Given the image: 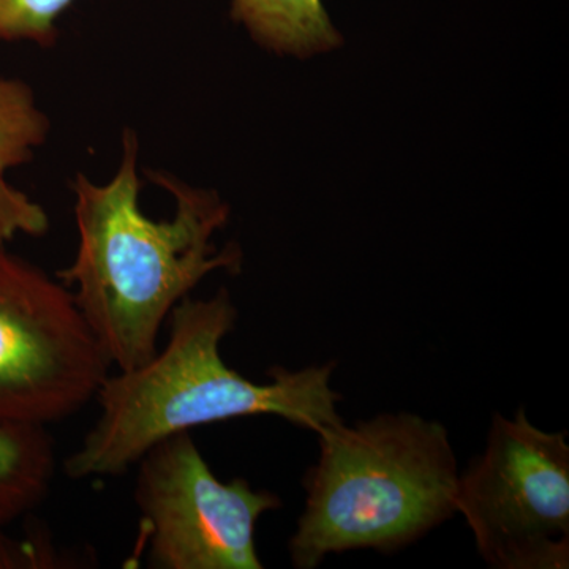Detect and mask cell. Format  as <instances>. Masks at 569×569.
<instances>
[{
  "instance_id": "obj_1",
  "label": "cell",
  "mask_w": 569,
  "mask_h": 569,
  "mask_svg": "<svg viewBox=\"0 0 569 569\" xmlns=\"http://www.w3.org/2000/svg\"><path fill=\"white\" fill-rule=\"evenodd\" d=\"M122 142L110 181L97 183L82 173L73 179L77 253L56 272L121 372L157 353L174 307L201 280L216 271L239 272L242 264L238 246H213V234L230 219V206L213 190L149 171L153 183L173 194L174 213L153 220L141 211L137 134L126 130Z\"/></svg>"
},
{
  "instance_id": "obj_2",
  "label": "cell",
  "mask_w": 569,
  "mask_h": 569,
  "mask_svg": "<svg viewBox=\"0 0 569 569\" xmlns=\"http://www.w3.org/2000/svg\"><path fill=\"white\" fill-rule=\"evenodd\" d=\"M168 323L163 348L137 369L111 373L100 388L99 418L63 460L67 477H123L164 438L236 418L277 417L317 433L343 422L337 411L342 396L331 388L335 362L274 367L266 383L227 366L222 342L238 323L227 290L187 296Z\"/></svg>"
},
{
  "instance_id": "obj_3",
  "label": "cell",
  "mask_w": 569,
  "mask_h": 569,
  "mask_svg": "<svg viewBox=\"0 0 569 569\" xmlns=\"http://www.w3.org/2000/svg\"><path fill=\"white\" fill-rule=\"evenodd\" d=\"M317 436L320 455L288 541L295 568L350 550L397 552L458 515V459L441 422L400 411Z\"/></svg>"
},
{
  "instance_id": "obj_4",
  "label": "cell",
  "mask_w": 569,
  "mask_h": 569,
  "mask_svg": "<svg viewBox=\"0 0 569 569\" xmlns=\"http://www.w3.org/2000/svg\"><path fill=\"white\" fill-rule=\"evenodd\" d=\"M456 508L489 567L567 569V433L539 429L526 410L493 415L485 451L459 475Z\"/></svg>"
},
{
  "instance_id": "obj_5",
  "label": "cell",
  "mask_w": 569,
  "mask_h": 569,
  "mask_svg": "<svg viewBox=\"0 0 569 569\" xmlns=\"http://www.w3.org/2000/svg\"><path fill=\"white\" fill-rule=\"evenodd\" d=\"M112 365L73 295L0 249V425H54L97 399Z\"/></svg>"
},
{
  "instance_id": "obj_6",
  "label": "cell",
  "mask_w": 569,
  "mask_h": 569,
  "mask_svg": "<svg viewBox=\"0 0 569 569\" xmlns=\"http://www.w3.org/2000/svg\"><path fill=\"white\" fill-rule=\"evenodd\" d=\"M134 467L148 568H263L254 531L266 512L282 507L279 496L244 478L220 481L190 432L153 445Z\"/></svg>"
},
{
  "instance_id": "obj_7",
  "label": "cell",
  "mask_w": 569,
  "mask_h": 569,
  "mask_svg": "<svg viewBox=\"0 0 569 569\" xmlns=\"http://www.w3.org/2000/svg\"><path fill=\"white\" fill-rule=\"evenodd\" d=\"M231 18L279 56L312 58L343 43L323 0H231Z\"/></svg>"
},
{
  "instance_id": "obj_8",
  "label": "cell",
  "mask_w": 569,
  "mask_h": 569,
  "mask_svg": "<svg viewBox=\"0 0 569 569\" xmlns=\"http://www.w3.org/2000/svg\"><path fill=\"white\" fill-rule=\"evenodd\" d=\"M56 463L47 427L0 425V529L43 503Z\"/></svg>"
},
{
  "instance_id": "obj_9",
  "label": "cell",
  "mask_w": 569,
  "mask_h": 569,
  "mask_svg": "<svg viewBox=\"0 0 569 569\" xmlns=\"http://www.w3.org/2000/svg\"><path fill=\"white\" fill-rule=\"evenodd\" d=\"M50 129L31 86L17 78H0V178L31 162Z\"/></svg>"
},
{
  "instance_id": "obj_10",
  "label": "cell",
  "mask_w": 569,
  "mask_h": 569,
  "mask_svg": "<svg viewBox=\"0 0 569 569\" xmlns=\"http://www.w3.org/2000/svg\"><path fill=\"white\" fill-rule=\"evenodd\" d=\"M74 0H0V43L54 47L58 22Z\"/></svg>"
},
{
  "instance_id": "obj_11",
  "label": "cell",
  "mask_w": 569,
  "mask_h": 569,
  "mask_svg": "<svg viewBox=\"0 0 569 569\" xmlns=\"http://www.w3.org/2000/svg\"><path fill=\"white\" fill-rule=\"evenodd\" d=\"M48 230L50 217L43 206L0 178V249H6L17 236L40 238Z\"/></svg>"
}]
</instances>
